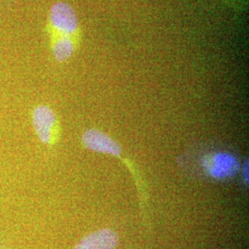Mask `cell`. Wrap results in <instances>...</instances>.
Returning a JSON list of instances; mask_svg holds the SVG:
<instances>
[{
	"label": "cell",
	"mask_w": 249,
	"mask_h": 249,
	"mask_svg": "<svg viewBox=\"0 0 249 249\" xmlns=\"http://www.w3.org/2000/svg\"><path fill=\"white\" fill-rule=\"evenodd\" d=\"M33 126L38 139L44 144H53L57 140L58 127L56 116L47 106L36 107L32 114Z\"/></svg>",
	"instance_id": "6da1fadb"
},
{
	"label": "cell",
	"mask_w": 249,
	"mask_h": 249,
	"mask_svg": "<svg viewBox=\"0 0 249 249\" xmlns=\"http://www.w3.org/2000/svg\"><path fill=\"white\" fill-rule=\"evenodd\" d=\"M50 23L60 36H71L78 30V18L71 6L65 2L53 4L49 14Z\"/></svg>",
	"instance_id": "7a4b0ae2"
},
{
	"label": "cell",
	"mask_w": 249,
	"mask_h": 249,
	"mask_svg": "<svg viewBox=\"0 0 249 249\" xmlns=\"http://www.w3.org/2000/svg\"><path fill=\"white\" fill-rule=\"evenodd\" d=\"M203 164L209 174L218 179L231 178L239 168L237 159L226 152H218L213 156L206 157Z\"/></svg>",
	"instance_id": "3957f363"
},
{
	"label": "cell",
	"mask_w": 249,
	"mask_h": 249,
	"mask_svg": "<svg viewBox=\"0 0 249 249\" xmlns=\"http://www.w3.org/2000/svg\"><path fill=\"white\" fill-rule=\"evenodd\" d=\"M81 141L83 145L90 151L115 156L121 153V147L114 140L96 129H89L85 131L82 135Z\"/></svg>",
	"instance_id": "277c9868"
},
{
	"label": "cell",
	"mask_w": 249,
	"mask_h": 249,
	"mask_svg": "<svg viewBox=\"0 0 249 249\" xmlns=\"http://www.w3.org/2000/svg\"><path fill=\"white\" fill-rule=\"evenodd\" d=\"M118 236L111 229H101L83 237L73 249H116Z\"/></svg>",
	"instance_id": "5b68a950"
},
{
	"label": "cell",
	"mask_w": 249,
	"mask_h": 249,
	"mask_svg": "<svg viewBox=\"0 0 249 249\" xmlns=\"http://www.w3.org/2000/svg\"><path fill=\"white\" fill-rule=\"evenodd\" d=\"M74 43L69 36H58L53 41L52 52L53 57L59 61L64 62L68 60L74 53Z\"/></svg>",
	"instance_id": "8992f818"
},
{
	"label": "cell",
	"mask_w": 249,
	"mask_h": 249,
	"mask_svg": "<svg viewBox=\"0 0 249 249\" xmlns=\"http://www.w3.org/2000/svg\"><path fill=\"white\" fill-rule=\"evenodd\" d=\"M243 177L245 179V182L248 185L249 184V162L248 161L245 163L244 168H243Z\"/></svg>",
	"instance_id": "52a82bcc"
},
{
	"label": "cell",
	"mask_w": 249,
	"mask_h": 249,
	"mask_svg": "<svg viewBox=\"0 0 249 249\" xmlns=\"http://www.w3.org/2000/svg\"></svg>",
	"instance_id": "ba28073f"
}]
</instances>
